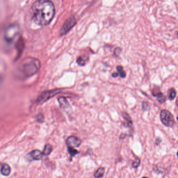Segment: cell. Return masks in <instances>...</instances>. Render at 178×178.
<instances>
[{"label": "cell", "mask_w": 178, "mask_h": 178, "mask_svg": "<svg viewBox=\"0 0 178 178\" xmlns=\"http://www.w3.org/2000/svg\"><path fill=\"white\" fill-rule=\"evenodd\" d=\"M105 172V169L103 167L98 168L94 174V177L95 178H101L103 177Z\"/></svg>", "instance_id": "cell-13"}, {"label": "cell", "mask_w": 178, "mask_h": 178, "mask_svg": "<svg viewBox=\"0 0 178 178\" xmlns=\"http://www.w3.org/2000/svg\"><path fill=\"white\" fill-rule=\"evenodd\" d=\"M30 157L31 158L34 160H42L44 157V154L40 150H35L31 151L28 154Z\"/></svg>", "instance_id": "cell-9"}, {"label": "cell", "mask_w": 178, "mask_h": 178, "mask_svg": "<svg viewBox=\"0 0 178 178\" xmlns=\"http://www.w3.org/2000/svg\"><path fill=\"white\" fill-rule=\"evenodd\" d=\"M116 70L118 71V73L119 74V76L121 77V78H123L126 77V72H125L124 69H123V66H122L121 65H119L116 67Z\"/></svg>", "instance_id": "cell-16"}, {"label": "cell", "mask_w": 178, "mask_h": 178, "mask_svg": "<svg viewBox=\"0 0 178 178\" xmlns=\"http://www.w3.org/2000/svg\"><path fill=\"white\" fill-rule=\"evenodd\" d=\"M177 95V91L174 88H171L168 90V99L170 100H173L176 98Z\"/></svg>", "instance_id": "cell-14"}, {"label": "cell", "mask_w": 178, "mask_h": 178, "mask_svg": "<svg viewBox=\"0 0 178 178\" xmlns=\"http://www.w3.org/2000/svg\"><path fill=\"white\" fill-rule=\"evenodd\" d=\"M66 144L67 147L75 148L78 147L82 144V141L78 137L70 136L66 140Z\"/></svg>", "instance_id": "cell-6"}, {"label": "cell", "mask_w": 178, "mask_h": 178, "mask_svg": "<svg viewBox=\"0 0 178 178\" xmlns=\"http://www.w3.org/2000/svg\"><path fill=\"white\" fill-rule=\"evenodd\" d=\"M158 88H159V87L157 88H154L152 90V95L154 97H157L158 101L159 103H165L166 101V97L164 95V94L163 93L160 91V90H159L158 91L157 89Z\"/></svg>", "instance_id": "cell-8"}, {"label": "cell", "mask_w": 178, "mask_h": 178, "mask_svg": "<svg viewBox=\"0 0 178 178\" xmlns=\"http://www.w3.org/2000/svg\"><path fill=\"white\" fill-rule=\"evenodd\" d=\"M31 14L35 23L40 26L47 25L54 17V4L50 1H36L31 6Z\"/></svg>", "instance_id": "cell-1"}, {"label": "cell", "mask_w": 178, "mask_h": 178, "mask_svg": "<svg viewBox=\"0 0 178 178\" xmlns=\"http://www.w3.org/2000/svg\"><path fill=\"white\" fill-rule=\"evenodd\" d=\"M19 31V27L16 24H12L8 25L5 29L4 34L5 41L8 43H11L18 35Z\"/></svg>", "instance_id": "cell-3"}, {"label": "cell", "mask_w": 178, "mask_h": 178, "mask_svg": "<svg viewBox=\"0 0 178 178\" xmlns=\"http://www.w3.org/2000/svg\"><path fill=\"white\" fill-rule=\"evenodd\" d=\"M11 168L10 166L6 163H3L1 164V172L3 176L8 177L10 175L11 173Z\"/></svg>", "instance_id": "cell-10"}, {"label": "cell", "mask_w": 178, "mask_h": 178, "mask_svg": "<svg viewBox=\"0 0 178 178\" xmlns=\"http://www.w3.org/2000/svg\"><path fill=\"white\" fill-rule=\"evenodd\" d=\"M122 116L125 121L127 127H129L130 128H132L133 127V121L129 114L126 112H123L122 113Z\"/></svg>", "instance_id": "cell-11"}, {"label": "cell", "mask_w": 178, "mask_h": 178, "mask_svg": "<svg viewBox=\"0 0 178 178\" xmlns=\"http://www.w3.org/2000/svg\"><path fill=\"white\" fill-rule=\"evenodd\" d=\"M58 91L59 90H51L45 91L42 93L41 95L40 96L39 98L37 99V103H44L46 101H47L50 98L53 97V96L56 95L58 93Z\"/></svg>", "instance_id": "cell-7"}, {"label": "cell", "mask_w": 178, "mask_h": 178, "mask_svg": "<svg viewBox=\"0 0 178 178\" xmlns=\"http://www.w3.org/2000/svg\"><path fill=\"white\" fill-rule=\"evenodd\" d=\"M160 118L162 123L166 127H172L175 123L174 116L168 110L163 109L160 111Z\"/></svg>", "instance_id": "cell-4"}, {"label": "cell", "mask_w": 178, "mask_h": 178, "mask_svg": "<svg viewBox=\"0 0 178 178\" xmlns=\"http://www.w3.org/2000/svg\"><path fill=\"white\" fill-rule=\"evenodd\" d=\"M112 77H114V78H116V77H118V76H119V74H118V73H114L112 74Z\"/></svg>", "instance_id": "cell-22"}, {"label": "cell", "mask_w": 178, "mask_h": 178, "mask_svg": "<svg viewBox=\"0 0 178 178\" xmlns=\"http://www.w3.org/2000/svg\"><path fill=\"white\" fill-rule=\"evenodd\" d=\"M40 67L39 60L33 57H27L21 62L18 67V72L25 78L35 74Z\"/></svg>", "instance_id": "cell-2"}, {"label": "cell", "mask_w": 178, "mask_h": 178, "mask_svg": "<svg viewBox=\"0 0 178 178\" xmlns=\"http://www.w3.org/2000/svg\"><path fill=\"white\" fill-rule=\"evenodd\" d=\"M44 116L42 115V114H39L37 116V120L38 122L40 123H42L44 121Z\"/></svg>", "instance_id": "cell-20"}, {"label": "cell", "mask_w": 178, "mask_h": 178, "mask_svg": "<svg viewBox=\"0 0 178 178\" xmlns=\"http://www.w3.org/2000/svg\"><path fill=\"white\" fill-rule=\"evenodd\" d=\"M176 105H177V106H178V99H177V100H176Z\"/></svg>", "instance_id": "cell-23"}, {"label": "cell", "mask_w": 178, "mask_h": 178, "mask_svg": "<svg viewBox=\"0 0 178 178\" xmlns=\"http://www.w3.org/2000/svg\"><path fill=\"white\" fill-rule=\"evenodd\" d=\"M177 120H178V118H177Z\"/></svg>", "instance_id": "cell-27"}, {"label": "cell", "mask_w": 178, "mask_h": 178, "mask_svg": "<svg viewBox=\"0 0 178 178\" xmlns=\"http://www.w3.org/2000/svg\"><path fill=\"white\" fill-rule=\"evenodd\" d=\"M67 151H68L69 154H70V156L72 157H74L75 156L79 154V152L78 151V150H76L75 148H73L67 147Z\"/></svg>", "instance_id": "cell-17"}, {"label": "cell", "mask_w": 178, "mask_h": 178, "mask_svg": "<svg viewBox=\"0 0 178 178\" xmlns=\"http://www.w3.org/2000/svg\"><path fill=\"white\" fill-rule=\"evenodd\" d=\"M141 163V159L139 157L135 158V160L132 163V167L134 168H138Z\"/></svg>", "instance_id": "cell-18"}, {"label": "cell", "mask_w": 178, "mask_h": 178, "mask_svg": "<svg viewBox=\"0 0 178 178\" xmlns=\"http://www.w3.org/2000/svg\"><path fill=\"white\" fill-rule=\"evenodd\" d=\"M150 107V105L149 103L146 101H144L142 103V109L144 111H147L148 110Z\"/></svg>", "instance_id": "cell-19"}, {"label": "cell", "mask_w": 178, "mask_h": 178, "mask_svg": "<svg viewBox=\"0 0 178 178\" xmlns=\"http://www.w3.org/2000/svg\"><path fill=\"white\" fill-rule=\"evenodd\" d=\"M76 24V19L74 16H71L65 21L60 30V35L61 36L67 34Z\"/></svg>", "instance_id": "cell-5"}, {"label": "cell", "mask_w": 178, "mask_h": 178, "mask_svg": "<svg viewBox=\"0 0 178 178\" xmlns=\"http://www.w3.org/2000/svg\"><path fill=\"white\" fill-rule=\"evenodd\" d=\"M87 60H88L87 57H86L85 55H82L78 57L77 62L80 66H84V65H85L86 62H87Z\"/></svg>", "instance_id": "cell-15"}, {"label": "cell", "mask_w": 178, "mask_h": 178, "mask_svg": "<svg viewBox=\"0 0 178 178\" xmlns=\"http://www.w3.org/2000/svg\"><path fill=\"white\" fill-rule=\"evenodd\" d=\"M53 150V148L51 145L49 144H47L44 146V149L42 152L44 156H49L51 154Z\"/></svg>", "instance_id": "cell-12"}, {"label": "cell", "mask_w": 178, "mask_h": 178, "mask_svg": "<svg viewBox=\"0 0 178 178\" xmlns=\"http://www.w3.org/2000/svg\"><path fill=\"white\" fill-rule=\"evenodd\" d=\"M177 37H178V31H177Z\"/></svg>", "instance_id": "cell-24"}, {"label": "cell", "mask_w": 178, "mask_h": 178, "mask_svg": "<svg viewBox=\"0 0 178 178\" xmlns=\"http://www.w3.org/2000/svg\"><path fill=\"white\" fill-rule=\"evenodd\" d=\"M161 142V139H160V138H157L156 140V145H158L160 144Z\"/></svg>", "instance_id": "cell-21"}, {"label": "cell", "mask_w": 178, "mask_h": 178, "mask_svg": "<svg viewBox=\"0 0 178 178\" xmlns=\"http://www.w3.org/2000/svg\"><path fill=\"white\" fill-rule=\"evenodd\" d=\"M143 178H148L147 177H143Z\"/></svg>", "instance_id": "cell-25"}, {"label": "cell", "mask_w": 178, "mask_h": 178, "mask_svg": "<svg viewBox=\"0 0 178 178\" xmlns=\"http://www.w3.org/2000/svg\"><path fill=\"white\" fill-rule=\"evenodd\" d=\"M177 156H178V152H177Z\"/></svg>", "instance_id": "cell-26"}]
</instances>
